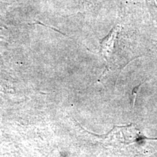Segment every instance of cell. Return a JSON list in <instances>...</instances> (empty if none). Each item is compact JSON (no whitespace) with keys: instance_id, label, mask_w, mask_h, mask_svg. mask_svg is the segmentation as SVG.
Returning <instances> with one entry per match:
<instances>
[{"instance_id":"cell-1","label":"cell","mask_w":157,"mask_h":157,"mask_svg":"<svg viewBox=\"0 0 157 157\" xmlns=\"http://www.w3.org/2000/svg\"><path fill=\"white\" fill-rule=\"evenodd\" d=\"M119 29H120L119 25L115 26L114 28L112 29V30L110 31L109 34L105 38L102 39L101 42V53L102 56L107 61L109 60L113 48H114L115 42Z\"/></svg>"},{"instance_id":"cell-2","label":"cell","mask_w":157,"mask_h":157,"mask_svg":"<svg viewBox=\"0 0 157 157\" xmlns=\"http://www.w3.org/2000/svg\"><path fill=\"white\" fill-rule=\"evenodd\" d=\"M143 83H141L140 84H139L138 86H137L136 87H135L132 90V102H133V105H135V100H136V97L137 95V93H138V90L140 89V86L143 85Z\"/></svg>"}]
</instances>
